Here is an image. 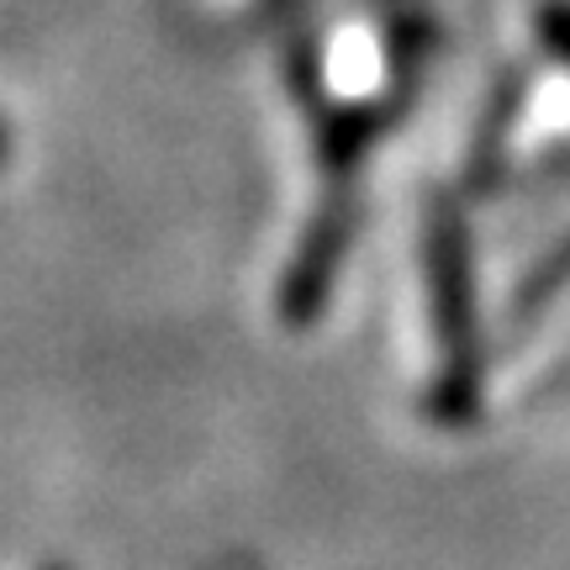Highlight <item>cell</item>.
I'll list each match as a JSON object with an SVG mask.
<instances>
[{
	"label": "cell",
	"mask_w": 570,
	"mask_h": 570,
	"mask_svg": "<svg viewBox=\"0 0 570 570\" xmlns=\"http://www.w3.org/2000/svg\"><path fill=\"white\" fill-rule=\"evenodd\" d=\"M428 312H433V417L465 423L481 402V333H475V296H470V233L460 206L433 202L423 233Z\"/></svg>",
	"instance_id": "obj_1"
},
{
	"label": "cell",
	"mask_w": 570,
	"mask_h": 570,
	"mask_svg": "<svg viewBox=\"0 0 570 570\" xmlns=\"http://www.w3.org/2000/svg\"><path fill=\"white\" fill-rule=\"evenodd\" d=\"M348 238H354V190H327L312 227H306L302 244H296V259H291V269H285V281H281L285 323L302 327L312 317H323L327 291H333L338 265H344V254H348Z\"/></svg>",
	"instance_id": "obj_2"
},
{
	"label": "cell",
	"mask_w": 570,
	"mask_h": 570,
	"mask_svg": "<svg viewBox=\"0 0 570 570\" xmlns=\"http://www.w3.org/2000/svg\"><path fill=\"white\" fill-rule=\"evenodd\" d=\"M533 21H539V38H544V48H550L560 63H570V0H539Z\"/></svg>",
	"instance_id": "obj_3"
}]
</instances>
